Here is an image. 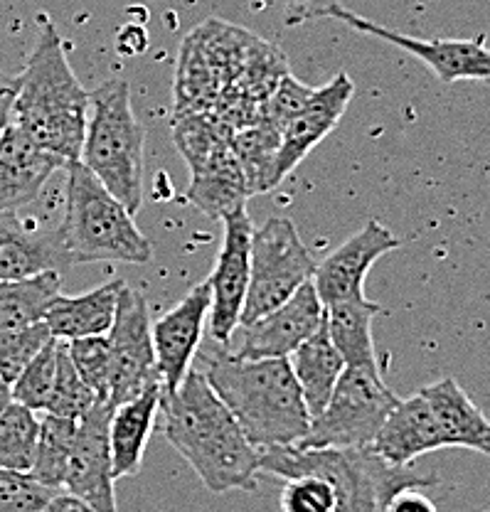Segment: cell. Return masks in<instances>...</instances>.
Masks as SVG:
<instances>
[{
  "label": "cell",
  "instance_id": "cell-35",
  "mask_svg": "<svg viewBox=\"0 0 490 512\" xmlns=\"http://www.w3.org/2000/svg\"><path fill=\"white\" fill-rule=\"evenodd\" d=\"M52 493L30 473L0 468V512H42Z\"/></svg>",
  "mask_w": 490,
  "mask_h": 512
},
{
  "label": "cell",
  "instance_id": "cell-20",
  "mask_svg": "<svg viewBox=\"0 0 490 512\" xmlns=\"http://www.w3.org/2000/svg\"><path fill=\"white\" fill-rule=\"evenodd\" d=\"M161 394L163 382H153L136 397L116 404L111 412L109 441L116 480L131 478L141 471L148 441H151L158 412H161Z\"/></svg>",
  "mask_w": 490,
  "mask_h": 512
},
{
  "label": "cell",
  "instance_id": "cell-26",
  "mask_svg": "<svg viewBox=\"0 0 490 512\" xmlns=\"http://www.w3.org/2000/svg\"><path fill=\"white\" fill-rule=\"evenodd\" d=\"M279 141L281 133L262 124V121L239 128L229 141V148H232L234 158L242 168L249 197L262 195V192L274 190L279 185V175H276Z\"/></svg>",
  "mask_w": 490,
  "mask_h": 512
},
{
  "label": "cell",
  "instance_id": "cell-19",
  "mask_svg": "<svg viewBox=\"0 0 490 512\" xmlns=\"http://www.w3.org/2000/svg\"><path fill=\"white\" fill-rule=\"evenodd\" d=\"M370 448L380 453L385 461L394 466H409L424 453H434L444 448V439L439 434L434 414L422 397V392L412 394L409 399H399L394 409L387 414L385 424L380 426Z\"/></svg>",
  "mask_w": 490,
  "mask_h": 512
},
{
  "label": "cell",
  "instance_id": "cell-40",
  "mask_svg": "<svg viewBox=\"0 0 490 512\" xmlns=\"http://www.w3.org/2000/svg\"><path fill=\"white\" fill-rule=\"evenodd\" d=\"M42 512H97V510H94L87 500H82L79 495L69 493V490L62 488L50 495V500H47Z\"/></svg>",
  "mask_w": 490,
  "mask_h": 512
},
{
  "label": "cell",
  "instance_id": "cell-23",
  "mask_svg": "<svg viewBox=\"0 0 490 512\" xmlns=\"http://www.w3.org/2000/svg\"><path fill=\"white\" fill-rule=\"evenodd\" d=\"M291 372H294L298 389H301V397L306 402L308 414L318 416L323 412V407L328 404L330 394H333L335 384H338L340 375L345 370V360L340 355L338 348L330 340L326 320H323L321 328L311 335L308 340H303L298 348L289 355Z\"/></svg>",
  "mask_w": 490,
  "mask_h": 512
},
{
  "label": "cell",
  "instance_id": "cell-9",
  "mask_svg": "<svg viewBox=\"0 0 490 512\" xmlns=\"http://www.w3.org/2000/svg\"><path fill=\"white\" fill-rule=\"evenodd\" d=\"M151 308L146 296L124 286L106 340L111 350V404L136 397L153 382H161L151 335Z\"/></svg>",
  "mask_w": 490,
  "mask_h": 512
},
{
  "label": "cell",
  "instance_id": "cell-3",
  "mask_svg": "<svg viewBox=\"0 0 490 512\" xmlns=\"http://www.w3.org/2000/svg\"><path fill=\"white\" fill-rule=\"evenodd\" d=\"M87 116L89 92L69 67L65 42L55 23L42 15L33 55L18 74L13 126L47 153L72 163L82 153Z\"/></svg>",
  "mask_w": 490,
  "mask_h": 512
},
{
  "label": "cell",
  "instance_id": "cell-37",
  "mask_svg": "<svg viewBox=\"0 0 490 512\" xmlns=\"http://www.w3.org/2000/svg\"><path fill=\"white\" fill-rule=\"evenodd\" d=\"M281 3H284L286 25H303L323 18L335 20L338 10L343 8L340 0H281Z\"/></svg>",
  "mask_w": 490,
  "mask_h": 512
},
{
  "label": "cell",
  "instance_id": "cell-39",
  "mask_svg": "<svg viewBox=\"0 0 490 512\" xmlns=\"http://www.w3.org/2000/svg\"><path fill=\"white\" fill-rule=\"evenodd\" d=\"M18 94V77L0 72V136L13 124V101Z\"/></svg>",
  "mask_w": 490,
  "mask_h": 512
},
{
  "label": "cell",
  "instance_id": "cell-43",
  "mask_svg": "<svg viewBox=\"0 0 490 512\" xmlns=\"http://www.w3.org/2000/svg\"><path fill=\"white\" fill-rule=\"evenodd\" d=\"M114 512H116V510H114Z\"/></svg>",
  "mask_w": 490,
  "mask_h": 512
},
{
  "label": "cell",
  "instance_id": "cell-2",
  "mask_svg": "<svg viewBox=\"0 0 490 512\" xmlns=\"http://www.w3.org/2000/svg\"><path fill=\"white\" fill-rule=\"evenodd\" d=\"M195 357L200 360L197 370L259 453L301 444L311 426V414L291 372L289 357L249 360L234 355L232 348L222 343L197 350Z\"/></svg>",
  "mask_w": 490,
  "mask_h": 512
},
{
  "label": "cell",
  "instance_id": "cell-4",
  "mask_svg": "<svg viewBox=\"0 0 490 512\" xmlns=\"http://www.w3.org/2000/svg\"><path fill=\"white\" fill-rule=\"evenodd\" d=\"M259 471L276 478L321 476L335 493V512H385L392 495L404 488H429L436 476H422L409 466H394L370 446L308 448L276 446L259 456Z\"/></svg>",
  "mask_w": 490,
  "mask_h": 512
},
{
  "label": "cell",
  "instance_id": "cell-41",
  "mask_svg": "<svg viewBox=\"0 0 490 512\" xmlns=\"http://www.w3.org/2000/svg\"><path fill=\"white\" fill-rule=\"evenodd\" d=\"M10 404H13V387H10V382L0 375V414H3Z\"/></svg>",
  "mask_w": 490,
  "mask_h": 512
},
{
  "label": "cell",
  "instance_id": "cell-14",
  "mask_svg": "<svg viewBox=\"0 0 490 512\" xmlns=\"http://www.w3.org/2000/svg\"><path fill=\"white\" fill-rule=\"evenodd\" d=\"M326 320V306L318 298L313 281H306L291 298L271 308L264 316L244 323L242 343L234 355L262 360V357H289L303 340L311 338Z\"/></svg>",
  "mask_w": 490,
  "mask_h": 512
},
{
  "label": "cell",
  "instance_id": "cell-6",
  "mask_svg": "<svg viewBox=\"0 0 490 512\" xmlns=\"http://www.w3.org/2000/svg\"><path fill=\"white\" fill-rule=\"evenodd\" d=\"M143 146L146 128L131 104L124 77H111L89 92V116L79 163L131 215L143 205Z\"/></svg>",
  "mask_w": 490,
  "mask_h": 512
},
{
  "label": "cell",
  "instance_id": "cell-21",
  "mask_svg": "<svg viewBox=\"0 0 490 512\" xmlns=\"http://www.w3.org/2000/svg\"><path fill=\"white\" fill-rule=\"evenodd\" d=\"M434 414L444 448H468L490 456V419L454 377L419 389Z\"/></svg>",
  "mask_w": 490,
  "mask_h": 512
},
{
  "label": "cell",
  "instance_id": "cell-13",
  "mask_svg": "<svg viewBox=\"0 0 490 512\" xmlns=\"http://www.w3.org/2000/svg\"><path fill=\"white\" fill-rule=\"evenodd\" d=\"M402 247L397 234L380 220H370L360 232L345 239L323 264L316 266L313 286L323 306L345 301H360L365 296V279L382 256Z\"/></svg>",
  "mask_w": 490,
  "mask_h": 512
},
{
  "label": "cell",
  "instance_id": "cell-31",
  "mask_svg": "<svg viewBox=\"0 0 490 512\" xmlns=\"http://www.w3.org/2000/svg\"><path fill=\"white\" fill-rule=\"evenodd\" d=\"M62 340L52 338L35 355V360L25 367L10 387H13V402L33 409V412H45L50 404L52 389H55L57 367H60Z\"/></svg>",
  "mask_w": 490,
  "mask_h": 512
},
{
  "label": "cell",
  "instance_id": "cell-24",
  "mask_svg": "<svg viewBox=\"0 0 490 512\" xmlns=\"http://www.w3.org/2000/svg\"><path fill=\"white\" fill-rule=\"evenodd\" d=\"M247 197V183L229 143L217 148L202 168L190 173L188 200L207 217L225 220L234 210L244 207Z\"/></svg>",
  "mask_w": 490,
  "mask_h": 512
},
{
  "label": "cell",
  "instance_id": "cell-15",
  "mask_svg": "<svg viewBox=\"0 0 490 512\" xmlns=\"http://www.w3.org/2000/svg\"><path fill=\"white\" fill-rule=\"evenodd\" d=\"M210 318V284L193 286L188 296L151 325L163 392H175L193 367Z\"/></svg>",
  "mask_w": 490,
  "mask_h": 512
},
{
  "label": "cell",
  "instance_id": "cell-7",
  "mask_svg": "<svg viewBox=\"0 0 490 512\" xmlns=\"http://www.w3.org/2000/svg\"><path fill=\"white\" fill-rule=\"evenodd\" d=\"M399 402L382 380L380 367H350L335 384L323 412L313 416L298 446L308 448H360L370 446L387 414Z\"/></svg>",
  "mask_w": 490,
  "mask_h": 512
},
{
  "label": "cell",
  "instance_id": "cell-18",
  "mask_svg": "<svg viewBox=\"0 0 490 512\" xmlns=\"http://www.w3.org/2000/svg\"><path fill=\"white\" fill-rule=\"evenodd\" d=\"M65 168V160L47 153L10 124L0 136V212H18L33 205Z\"/></svg>",
  "mask_w": 490,
  "mask_h": 512
},
{
  "label": "cell",
  "instance_id": "cell-30",
  "mask_svg": "<svg viewBox=\"0 0 490 512\" xmlns=\"http://www.w3.org/2000/svg\"><path fill=\"white\" fill-rule=\"evenodd\" d=\"M40 419L33 409L13 402L0 414V468L30 473L35 463Z\"/></svg>",
  "mask_w": 490,
  "mask_h": 512
},
{
  "label": "cell",
  "instance_id": "cell-10",
  "mask_svg": "<svg viewBox=\"0 0 490 512\" xmlns=\"http://www.w3.org/2000/svg\"><path fill=\"white\" fill-rule=\"evenodd\" d=\"M335 20L345 23L360 35H372L375 40L390 42L399 47L414 60H419L424 67H429L441 82H486L490 84V47L486 37L478 35L473 40H422V37L404 35V32L390 30L385 25L375 23L370 18L353 13L343 5L335 15Z\"/></svg>",
  "mask_w": 490,
  "mask_h": 512
},
{
  "label": "cell",
  "instance_id": "cell-34",
  "mask_svg": "<svg viewBox=\"0 0 490 512\" xmlns=\"http://www.w3.org/2000/svg\"><path fill=\"white\" fill-rule=\"evenodd\" d=\"M55 335L50 333L45 320L25 325V328L13 330V333L0 338V375L10 384L18 380L20 372L35 360V355L45 348Z\"/></svg>",
  "mask_w": 490,
  "mask_h": 512
},
{
  "label": "cell",
  "instance_id": "cell-1",
  "mask_svg": "<svg viewBox=\"0 0 490 512\" xmlns=\"http://www.w3.org/2000/svg\"><path fill=\"white\" fill-rule=\"evenodd\" d=\"M163 436L210 493L257 490L259 456L210 382L190 367L175 392L161 394Z\"/></svg>",
  "mask_w": 490,
  "mask_h": 512
},
{
  "label": "cell",
  "instance_id": "cell-29",
  "mask_svg": "<svg viewBox=\"0 0 490 512\" xmlns=\"http://www.w3.org/2000/svg\"><path fill=\"white\" fill-rule=\"evenodd\" d=\"M217 74L193 35L185 37L180 50L178 82H175V114L207 111L217 96Z\"/></svg>",
  "mask_w": 490,
  "mask_h": 512
},
{
  "label": "cell",
  "instance_id": "cell-27",
  "mask_svg": "<svg viewBox=\"0 0 490 512\" xmlns=\"http://www.w3.org/2000/svg\"><path fill=\"white\" fill-rule=\"evenodd\" d=\"M60 271L20 281H0V338L45 318L47 306L60 293Z\"/></svg>",
  "mask_w": 490,
  "mask_h": 512
},
{
  "label": "cell",
  "instance_id": "cell-28",
  "mask_svg": "<svg viewBox=\"0 0 490 512\" xmlns=\"http://www.w3.org/2000/svg\"><path fill=\"white\" fill-rule=\"evenodd\" d=\"M79 419H67V416L45 414L40 419V436H37L35 463L30 468V476L37 483L47 485L50 490H62L65 485V473L72 453L74 436H77Z\"/></svg>",
  "mask_w": 490,
  "mask_h": 512
},
{
  "label": "cell",
  "instance_id": "cell-11",
  "mask_svg": "<svg viewBox=\"0 0 490 512\" xmlns=\"http://www.w3.org/2000/svg\"><path fill=\"white\" fill-rule=\"evenodd\" d=\"M225 239L210 279V333L215 343L229 345L247 298L249 274H252V237L254 222L247 207H239L225 220Z\"/></svg>",
  "mask_w": 490,
  "mask_h": 512
},
{
  "label": "cell",
  "instance_id": "cell-38",
  "mask_svg": "<svg viewBox=\"0 0 490 512\" xmlns=\"http://www.w3.org/2000/svg\"><path fill=\"white\" fill-rule=\"evenodd\" d=\"M385 512H436V505L431 503L424 488H404L387 503Z\"/></svg>",
  "mask_w": 490,
  "mask_h": 512
},
{
  "label": "cell",
  "instance_id": "cell-8",
  "mask_svg": "<svg viewBox=\"0 0 490 512\" xmlns=\"http://www.w3.org/2000/svg\"><path fill=\"white\" fill-rule=\"evenodd\" d=\"M316 259L303 244L296 224L284 215L269 217L252 237V274L239 325L252 323L291 298L316 274Z\"/></svg>",
  "mask_w": 490,
  "mask_h": 512
},
{
  "label": "cell",
  "instance_id": "cell-32",
  "mask_svg": "<svg viewBox=\"0 0 490 512\" xmlns=\"http://www.w3.org/2000/svg\"><path fill=\"white\" fill-rule=\"evenodd\" d=\"M97 402L99 397L77 372V367H74L72 357H69L67 352V343L62 340V355L60 367H57L55 389H52V397L45 414L67 416V419H82Z\"/></svg>",
  "mask_w": 490,
  "mask_h": 512
},
{
  "label": "cell",
  "instance_id": "cell-25",
  "mask_svg": "<svg viewBox=\"0 0 490 512\" xmlns=\"http://www.w3.org/2000/svg\"><path fill=\"white\" fill-rule=\"evenodd\" d=\"M380 303L370 298L335 303L326 308V328L333 345L350 367H380L372 340V320L380 316Z\"/></svg>",
  "mask_w": 490,
  "mask_h": 512
},
{
  "label": "cell",
  "instance_id": "cell-33",
  "mask_svg": "<svg viewBox=\"0 0 490 512\" xmlns=\"http://www.w3.org/2000/svg\"><path fill=\"white\" fill-rule=\"evenodd\" d=\"M67 352L74 367L84 382L94 389L99 399L111 402V350L106 335H92V338L65 340Z\"/></svg>",
  "mask_w": 490,
  "mask_h": 512
},
{
  "label": "cell",
  "instance_id": "cell-36",
  "mask_svg": "<svg viewBox=\"0 0 490 512\" xmlns=\"http://www.w3.org/2000/svg\"><path fill=\"white\" fill-rule=\"evenodd\" d=\"M281 512H335V493L321 476L286 478L281 490Z\"/></svg>",
  "mask_w": 490,
  "mask_h": 512
},
{
  "label": "cell",
  "instance_id": "cell-16",
  "mask_svg": "<svg viewBox=\"0 0 490 512\" xmlns=\"http://www.w3.org/2000/svg\"><path fill=\"white\" fill-rule=\"evenodd\" d=\"M353 94L355 84L345 72L335 74L326 87L313 89L306 104L291 116L289 124L281 131L279 156H276L279 183H284L298 165L303 163V158L340 124Z\"/></svg>",
  "mask_w": 490,
  "mask_h": 512
},
{
  "label": "cell",
  "instance_id": "cell-5",
  "mask_svg": "<svg viewBox=\"0 0 490 512\" xmlns=\"http://www.w3.org/2000/svg\"><path fill=\"white\" fill-rule=\"evenodd\" d=\"M65 175V210L57 229L69 264H148L153 259V247L133 220L136 215H131L79 160L67 163Z\"/></svg>",
  "mask_w": 490,
  "mask_h": 512
},
{
  "label": "cell",
  "instance_id": "cell-42",
  "mask_svg": "<svg viewBox=\"0 0 490 512\" xmlns=\"http://www.w3.org/2000/svg\"><path fill=\"white\" fill-rule=\"evenodd\" d=\"M483 512H490V510H483Z\"/></svg>",
  "mask_w": 490,
  "mask_h": 512
},
{
  "label": "cell",
  "instance_id": "cell-12",
  "mask_svg": "<svg viewBox=\"0 0 490 512\" xmlns=\"http://www.w3.org/2000/svg\"><path fill=\"white\" fill-rule=\"evenodd\" d=\"M114 404L99 399L87 414L79 419L72 453H69L65 485L69 493L87 500L97 512L116 510V476L111 458L109 421Z\"/></svg>",
  "mask_w": 490,
  "mask_h": 512
},
{
  "label": "cell",
  "instance_id": "cell-22",
  "mask_svg": "<svg viewBox=\"0 0 490 512\" xmlns=\"http://www.w3.org/2000/svg\"><path fill=\"white\" fill-rule=\"evenodd\" d=\"M126 284L121 279L106 281L97 288L79 296L57 293L45 311V323L57 340L92 338L106 335L114 323L116 306H119L121 288Z\"/></svg>",
  "mask_w": 490,
  "mask_h": 512
},
{
  "label": "cell",
  "instance_id": "cell-17",
  "mask_svg": "<svg viewBox=\"0 0 490 512\" xmlns=\"http://www.w3.org/2000/svg\"><path fill=\"white\" fill-rule=\"evenodd\" d=\"M57 224H42L18 212H0V281H20L67 269Z\"/></svg>",
  "mask_w": 490,
  "mask_h": 512
}]
</instances>
